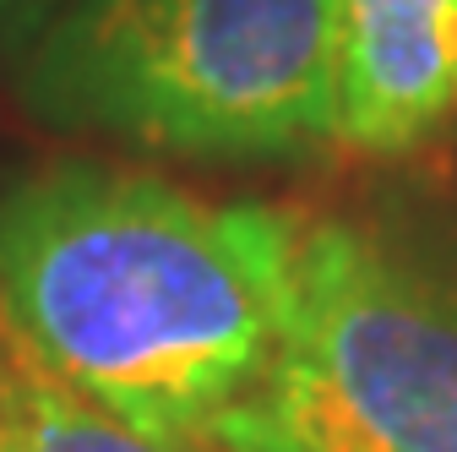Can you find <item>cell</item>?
Instances as JSON below:
<instances>
[{"label":"cell","mask_w":457,"mask_h":452,"mask_svg":"<svg viewBox=\"0 0 457 452\" xmlns=\"http://www.w3.org/2000/svg\"><path fill=\"white\" fill-rule=\"evenodd\" d=\"M0 452H212L202 441L147 436L54 381L0 322Z\"/></svg>","instance_id":"obj_5"},{"label":"cell","mask_w":457,"mask_h":452,"mask_svg":"<svg viewBox=\"0 0 457 452\" xmlns=\"http://www.w3.org/2000/svg\"><path fill=\"white\" fill-rule=\"evenodd\" d=\"M28 0H0V17H12V12H22Z\"/></svg>","instance_id":"obj_6"},{"label":"cell","mask_w":457,"mask_h":452,"mask_svg":"<svg viewBox=\"0 0 457 452\" xmlns=\"http://www.w3.org/2000/svg\"><path fill=\"white\" fill-rule=\"evenodd\" d=\"M38 121L169 158L337 147L332 0H71L28 66Z\"/></svg>","instance_id":"obj_2"},{"label":"cell","mask_w":457,"mask_h":452,"mask_svg":"<svg viewBox=\"0 0 457 452\" xmlns=\"http://www.w3.org/2000/svg\"><path fill=\"white\" fill-rule=\"evenodd\" d=\"M305 223L114 163L0 191V322L87 404L202 441L272 365Z\"/></svg>","instance_id":"obj_1"},{"label":"cell","mask_w":457,"mask_h":452,"mask_svg":"<svg viewBox=\"0 0 457 452\" xmlns=\"http://www.w3.org/2000/svg\"><path fill=\"white\" fill-rule=\"evenodd\" d=\"M207 447L457 452V272L370 223H305L272 365Z\"/></svg>","instance_id":"obj_3"},{"label":"cell","mask_w":457,"mask_h":452,"mask_svg":"<svg viewBox=\"0 0 457 452\" xmlns=\"http://www.w3.org/2000/svg\"><path fill=\"white\" fill-rule=\"evenodd\" d=\"M337 147L403 158L457 121V0H332Z\"/></svg>","instance_id":"obj_4"}]
</instances>
